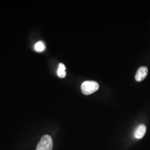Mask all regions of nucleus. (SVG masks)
Listing matches in <instances>:
<instances>
[{
    "label": "nucleus",
    "instance_id": "nucleus-2",
    "mask_svg": "<svg viewBox=\"0 0 150 150\" xmlns=\"http://www.w3.org/2000/svg\"><path fill=\"white\" fill-rule=\"evenodd\" d=\"M53 149V141L49 135L42 137L39 142L36 150H52Z\"/></svg>",
    "mask_w": 150,
    "mask_h": 150
},
{
    "label": "nucleus",
    "instance_id": "nucleus-4",
    "mask_svg": "<svg viewBox=\"0 0 150 150\" xmlns=\"http://www.w3.org/2000/svg\"><path fill=\"white\" fill-rule=\"evenodd\" d=\"M146 131V127L145 126V125L142 124L140 125L135 130L134 134L135 138L137 139H142L144 136Z\"/></svg>",
    "mask_w": 150,
    "mask_h": 150
},
{
    "label": "nucleus",
    "instance_id": "nucleus-3",
    "mask_svg": "<svg viewBox=\"0 0 150 150\" xmlns=\"http://www.w3.org/2000/svg\"><path fill=\"white\" fill-rule=\"evenodd\" d=\"M148 74V69L146 67H141L137 70L135 75V79L137 81L144 80Z\"/></svg>",
    "mask_w": 150,
    "mask_h": 150
},
{
    "label": "nucleus",
    "instance_id": "nucleus-1",
    "mask_svg": "<svg viewBox=\"0 0 150 150\" xmlns=\"http://www.w3.org/2000/svg\"><path fill=\"white\" fill-rule=\"evenodd\" d=\"M99 88V85L96 81H87L82 83L81 90L83 94L86 95H90L97 91Z\"/></svg>",
    "mask_w": 150,
    "mask_h": 150
},
{
    "label": "nucleus",
    "instance_id": "nucleus-5",
    "mask_svg": "<svg viewBox=\"0 0 150 150\" xmlns=\"http://www.w3.org/2000/svg\"><path fill=\"white\" fill-rule=\"evenodd\" d=\"M57 75L61 78H64L66 75V67L64 64H59V68L57 70Z\"/></svg>",
    "mask_w": 150,
    "mask_h": 150
},
{
    "label": "nucleus",
    "instance_id": "nucleus-6",
    "mask_svg": "<svg viewBox=\"0 0 150 150\" xmlns=\"http://www.w3.org/2000/svg\"><path fill=\"white\" fill-rule=\"evenodd\" d=\"M46 48L45 44L43 43L42 41H38V42L35 45L34 49L36 51L41 52L43 51Z\"/></svg>",
    "mask_w": 150,
    "mask_h": 150
}]
</instances>
